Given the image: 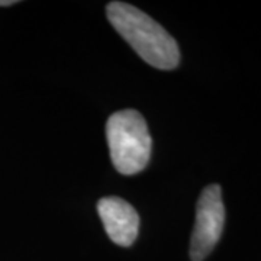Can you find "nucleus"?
Here are the masks:
<instances>
[{
    "label": "nucleus",
    "instance_id": "3",
    "mask_svg": "<svg viewBox=\"0 0 261 261\" xmlns=\"http://www.w3.org/2000/svg\"><path fill=\"white\" fill-rule=\"evenodd\" d=\"M225 225L222 189L211 185L203 189L196 205L195 228L190 240L192 261H203L218 244Z\"/></svg>",
    "mask_w": 261,
    "mask_h": 261
},
{
    "label": "nucleus",
    "instance_id": "4",
    "mask_svg": "<svg viewBox=\"0 0 261 261\" xmlns=\"http://www.w3.org/2000/svg\"><path fill=\"white\" fill-rule=\"evenodd\" d=\"M97 211L105 231L113 243L121 247L134 244L140 229V216L134 206L121 197L109 196L99 200Z\"/></svg>",
    "mask_w": 261,
    "mask_h": 261
},
{
    "label": "nucleus",
    "instance_id": "5",
    "mask_svg": "<svg viewBox=\"0 0 261 261\" xmlns=\"http://www.w3.org/2000/svg\"><path fill=\"white\" fill-rule=\"evenodd\" d=\"M16 2L15 0H0V6H10V5H15Z\"/></svg>",
    "mask_w": 261,
    "mask_h": 261
},
{
    "label": "nucleus",
    "instance_id": "1",
    "mask_svg": "<svg viewBox=\"0 0 261 261\" xmlns=\"http://www.w3.org/2000/svg\"><path fill=\"white\" fill-rule=\"evenodd\" d=\"M106 13L116 32L144 61L160 70L177 67L180 51L176 39L147 13L123 2L109 3Z\"/></svg>",
    "mask_w": 261,
    "mask_h": 261
},
{
    "label": "nucleus",
    "instance_id": "2",
    "mask_svg": "<svg viewBox=\"0 0 261 261\" xmlns=\"http://www.w3.org/2000/svg\"><path fill=\"white\" fill-rule=\"evenodd\" d=\"M106 140L113 166L121 174H137L147 167L152 141L140 112L125 109L112 113L106 122Z\"/></svg>",
    "mask_w": 261,
    "mask_h": 261
}]
</instances>
